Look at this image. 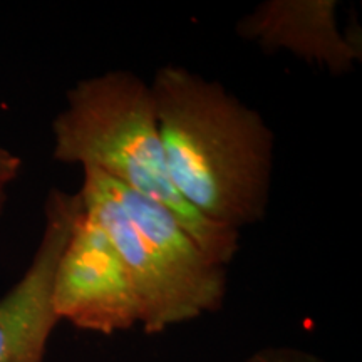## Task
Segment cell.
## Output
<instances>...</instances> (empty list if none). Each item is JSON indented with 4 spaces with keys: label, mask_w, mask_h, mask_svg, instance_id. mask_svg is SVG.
<instances>
[{
    "label": "cell",
    "mask_w": 362,
    "mask_h": 362,
    "mask_svg": "<svg viewBox=\"0 0 362 362\" xmlns=\"http://www.w3.org/2000/svg\"><path fill=\"white\" fill-rule=\"evenodd\" d=\"M52 156L59 163L101 171L131 192L176 215L216 264H232L240 232L198 215L176 192L158 133L151 89L131 71H107L67 90L52 121Z\"/></svg>",
    "instance_id": "cell-2"
},
{
    "label": "cell",
    "mask_w": 362,
    "mask_h": 362,
    "mask_svg": "<svg viewBox=\"0 0 362 362\" xmlns=\"http://www.w3.org/2000/svg\"><path fill=\"white\" fill-rule=\"evenodd\" d=\"M245 362H327L320 356L291 346H269L252 352Z\"/></svg>",
    "instance_id": "cell-7"
},
{
    "label": "cell",
    "mask_w": 362,
    "mask_h": 362,
    "mask_svg": "<svg viewBox=\"0 0 362 362\" xmlns=\"http://www.w3.org/2000/svg\"><path fill=\"white\" fill-rule=\"evenodd\" d=\"M52 309L59 322L101 336L139 327L138 300L123 260L84 206L59 257Z\"/></svg>",
    "instance_id": "cell-3"
},
{
    "label": "cell",
    "mask_w": 362,
    "mask_h": 362,
    "mask_svg": "<svg viewBox=\"0 0 362 362\" xmlns=\"http://www.w3.org/2000/svg\"><path fill=\"white\" fill-rule=\"evenodd\" d=\"M81 211L79 192L54 188L45 198L44 230L33 260L0 297V362H45L59 324L52 309L54 274Z\"/></svg>",
    "instance_id": "cell-4"
},
{
    "label": "cell",
    "mask_w": 362,
    "mask_h": 362,
    "mask_svg": "<svg viewBox=\"0 0 362 362\" xmlns=\"http://www.w3.org/2000/svg\"><path fill=\"white\" fill-rule=\"evenodd\" d=\"M22 171V160L12 151L0 146V183H12Z\"/></svg>",
    "instance_id": "cell-8"
},
{
    "label": "cell",
    "mask_w": 362,
    "mask_h": 362,
    "mask_svg": "<svg viewBox=\"0 0 362 362\" xmlns=\"http://www.w3.org/2000/svg\"><path fill=\"white\" fill-rule=\"evenodd\" d=\"M6 205H7V185L0 183V218H2Z\"/></svg>",
    "instance_id": "cell-9"
},
{
    "label": "cell",
    "mask_w": 362,
    "mask_h": 362,
    "mask_svg": "<svg viewBox=\"0 0 362 362\" xmlns=\"http://www.w3.org/2000/svg\"><path fill=\"white\" fill-rule=\"evenodd\" d=\"M336 0H267L237 24L242 39L265 52H291L344 76L362 59L361 34H344Z\"/></svg>",
    "instance_id": "cell-6"
},
{
    "label": "cell",
    "mask_w": 362,
    "mask_h": 362,
    "mask_svg": "<svg viewBox=\"0 0 362 362\" xmlns=\"http://www.w3.org/2000/svg\"><path fill=\"white\" fill-rule=\"evenodd\" d=\"M84 211L110 237L128 272L139 307V327L148 336L200 319L155 248L139 233L117 202L111 180L101 171L83 170L79 189Z\"/></svg>",
    "instance_id": "cell-5"
},
{
    "label": "cell",
    "mask_w": 362,
    "mask_h": 362,
    "mask_svg": "<svg viewBox=\"0 0 362 362\" xmlns=\"http://www.w3.org/2000/svg\"><path fill=\"white\" fill-rule=\"evenodd\" d=\"M176 192L215 225L242 232L269 208L275 136L264 116L223 84L163 66L149 84Z\"/></svg>",
    "instance_id": "cell-1"
}]
</instances>
